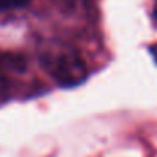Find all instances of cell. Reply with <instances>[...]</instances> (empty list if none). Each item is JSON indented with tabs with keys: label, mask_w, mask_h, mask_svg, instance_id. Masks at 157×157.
<instances>
[{
	"label": "cell",
	"mask_w": 157,
	"mask_h": 157,
	"mask_svg": "<svg viewBox=\"0 0 157 157\" xmlns=\"http://www.w3.org/2000/svg\"><path fill=\"white\" fill-rule=\"evenodd\" d=\"M40 61L46 72L63 87H75L86 81L87 66L81 55L69 44L52 41L41 52Z\"/></svg>",
	"instance_id": "cell-1"
},
{
	"label": "cell",
	"mask_w": 157,
	"mask_h": 157,
	"mask_svg": "<svg viewBox=\"0 0 157 157\" xmlns=\"http://www.w3.org/2000/svg\"><path fill=\"white\" fill-rule=\"evenodd\" d=\"M31 0H0V11H11L20 9L29 5Z\"/></svg>",
	"instance_id": "cell-2"
},
{
	"label": "cell",
	"mask_w": 157,
	"mask_h": 157,
	"mask_svg": "<svg viewBox=\"0 0 157 157\" xmlns=\"http://www.w3.org/2000/svg\"><path fill=\"white\" fill-rule=\"evenodd\" d=\"M6 93H8V82H6V79H5L2 70H0V104L5 101Z\"/></svg>",
	"instance_id": "cell-3"
},
{
	"label": "cell",
	"mask_w": 157,
	"mask_h": 157,
	"mask_svg": "<svg viewBox=\"0 0 157 157\" xmlns=\"http://www.w3.org/2000/svg\"><path fill=\"white\" fill-rule=\"evenodd\" d=\"M150 53H151V56H153L154 63L157 64V43H154V44H151V46H150Z\"/></svg>",
	"instance_id": "cell-4"
},
{
	"label": "cell",
	"mask_w": 157,
	"mask_h": 157,
	"mask_svg": "<svg viewBox=\"0 0 157 157\" xmlns=\"http://www.w3.org/2000/svg\"><path fill=\"white\" fill-rule=\"evenodd\" d=\"M154 18L157 20V0H156V6H154Z\"/></svg>",
	"instance_id": "cell-5"
}]
</instances>
